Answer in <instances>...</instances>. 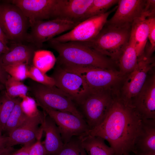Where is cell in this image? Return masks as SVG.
<instances>
[{
  "mask_svg": "<svg viewBox=\"0 0 155 155\" xmlns=\"http://www.w3.org/2000/svg\"><path fill=\"white\" fill-rule=\"evenodd\" d=\"M7 95L12 98L19 97L22 99L26 96L29 88L22 81L16 80L10 76L5 85Z\"/></svg>",
  "mask_w": 155,
  "mask_h": 155,
  "instance_id": "4316f807",
  "label": "cell"
},
{
  "mask_svg": "<svg viewBox=\"0 0 155 155\" xmlns=\"http://www.w3.org/2000/svg\"><path fill=\"white\" fill-rule=\"evenodd\" d=\"M54 155H88L82 143L80 136L72 137Z\"/></svg>",
  "mask_w": 155,
  "mask_h": 155,
  "instance_id": "83f0119b",
  "label": "cell"
},
{
  "mask_svg": "<svg viewBox=\"0 0 155 155\" xmlns=\"http://www.w3.org/2000/svg\"><path fill=\"white\" fill-rule=\"evenodd\" d=\"M1 133L0 131V150L7 147L6 137L3 136Z\"/></svg>",
  "mask_w": 155,
  "mask_h": 155,
  "instance_id": "74e56055",
  "label": "cell"
},
{
  "mask_svg": "<svg viewBox=\"0 0 155 155\" xmlns=\"http://www.w3.org/2000/svg\"><path fill=\"white\" fill-rule=\"evenodd\" d=\"M29 82V91L38 106L68 112L84 119L76 105L61 90L55 86L44 85L32 80Z\"/></svg>",
  "mask_w": 155,
  "mask_h": 155,
  "instance_id": "277c9868",
  "label": "cell"
},
{
  "mask_svg": "<svg viewBox=\"0 0 155 155\" xmlns=\"http://www.w3.org/2000/svg\"><path fill=\"white\" fill-rule=\"evenodd\" d=\"M12 147H6L0 150V155H11L14 151Z\"/></svg>",
  "mask_w": 155,
  "mask_h": 155,
  "instance_id": "d590c367",
  "label": "cell"
},
{
  "mask_svg": "<svg viewBox=\"0 0 155 155\" xmlns=\"http://www.w3.org/2000/svg\"><path fill=\"white\" fill-rule=\"evenodd\" d=\"M135 154V155H155V152H138Z\"/></svg>",
  "mask_w": 155,
  "mask_h": 155,
  "instance_id": "ab89813d",
  "label": "cell"
},
{
  "mask_svg": "<svg viewBox=\"0 0 155 155\" xmlns=\"http://www.w3.org/2000/svg\"><path fill=\"white\" fill-rule=\"evenodd\" d=\"M114 97L109 90H90L81 103L80 112L90 130L105 118Z\"/></svg>",
  "mask_w": 155,
  "mask_h": 155,
  "instance_id": "8992f818",
  "label": "cell"
},
{
  "mask_svg": "<svg viewBox=\"0 0 155 155\" xmlns=\"http://www.w3.org/2000/svg\"><path fill=\"white\" fill-rule=\"evenodd\" d=\"M143 120L130 103L121 97H114L104 120L88 134L106 140L115 154L134 153Z\"/></svg>",
  "mask_w": 155,
  "mask_h": 155,
  "instance_id": "6da1fadb",
  "label": "cell"
},
{
  "mask_svg": "<svg viewBox=\"0 0 155 155\" xmlns=\"http://www.w3.org/2000/svg\"><path fill=\"white\" fill-rule=\"evenodd\" d=\"M118 1L117 0H93L86 13L83 21L106 13L112 6L117 3Z\"/></svg>",
  "mask_w": 155,
  "mask_h": 155,
  "instance_id": "f1b7e54d",
  "label": "cell"
},
{
  "mask_svg": "<svg viewBox=\"0 0 155 155\" xmlns=\"http://www.w3.org/2000/svg\"><path fill=\"white\" fill-rule=\"evenodd\" d=\"M41 126L45 134L43 144L46 155H54L61 149L64 144L56 124L46 113Z\"/></svg>",
  "mask_w": 155,
  "mask_h": 155,
  "instance_id": "d6986e66",
  "label": "cell"
},
{
  "mask_svg": "<svg viewBox=\"0 0 155 155\" xmlns=\"http://www.w3.org/2000/svg\"><path fill=\"white\" fill-rule=\"evenodd\" d=\"M56 62V58L52 52L41 49L35 51L32 61V65L45 73L53 68Z\"/></svg>",
  "mask_w": 155,
  "mask_h": 155,
  "instance_id": "cb8c5ba5",
  "label": "cell"
},
{
  "mask_svg": "<svg viewBox=\"0 0 155 155\" xmlns=\"http://www.w3.org/2000/svg\"><path fill=\"white\" fill-rule=\"evenodd\" d=\"M137 60L138 57L135 46L129 40L118 60L119 71L124 75L129 73L136 66Z\"/></svg>",
  "mask_w": 155,
  "mask_h": 155,
  "instance_id": "603a6c76",
  "label": "cell"
},
{
  "mask_svg": "<svg viewBox=\"0 0 155 155\" xmlns=\"http://www.w3.org/2000/svg\"><path fill=\"white\" fill-rule=\"evenodd\" d=\"M10 76L5 71L0 57V84L5 86V84Z\"/></svg>",
  "mask_w": 155,
  "mask_h": 155,
  "instance_id": "836d02e7",
  "label": "cell"
},
{
  "mask_svg": "<svg viewBox=\"0 0 155 155\" xmlns=\"http://www.w3.org/2000/svg\"><path fill=\"white\" fill-rule=\"evenodd\" d=\"M48 42L49 47L58 54L56 58L57 65L110 69L111 60L84 42L60 43L50 40Z\"/></svg>",
  "mask_w": 155,
  "mask_h": 155,
  "instance_id": "7a4b0ae2",
  "label": "cell"
},
{
  "mask_svg": "<svg viewBox=\"0 0 155 155\" xmlns=\"http://www.w3.org/2000/svg\"><path fill=\"white\" fill-rule=\"evenodd\" d=\"M149 31L148 39L150 45L148 48L145 55L148 57H151L155 49V15L148 16Z\"/></svg>",
  "mask_w": 155,
  "mask_h": 155,
  "instance_id": "1f68e13d",
  "label": "cell"
},
{
  "mask_svg": "<svg viewBox=\"0 0 155 155\" xmlns=\"http://www.w3.org/2000/svg\"><path fill=\"white\" fill-rule=\"evenodd\" d=\"M147 0H120L116 10L105 25L112 27H131L137 19L148 13Z\"/></svg>",
  "mask_w": 155,
  "mask_h": 155,
  "instance_id": "5bb4252c",
  "label": "cell"
},
{
  "mask_svg": "<svg viewBox=\"0 0 155 155\" xmlns=\"http://www.w3.org/2000/svg\"><path fill=\"white\" fill-rule=\"evenodd\" d=\"M155 152V119H143L135 147L138 152Z\"/></svg>",
  "mask_w": 155,
  "mask_h": 155,
  "instance_id": "44dd1931",
  "label": "cell"
},
{
  "mask_svg": "<svg viewBox=\"0 0 155 155\" xmlns=\"http://www.w3.org/2000/svg\"><path fill=\"white\" fill-rule=\"evenodd\" d=\"M131 28L115 27L105 24L95 38L84 42L112 61H118L129 42Z\"/></svg>",
  "mask_w": 155,
  "mask_h": 155,
  "instance_id": "3957f363",
  "label": "cell"
},
{
  "mask_svg": "<svg viewBox=\"0 0 155 155\" xmlns=\"http://www.w3.org/2000/svg\"><path fill=\"white\" fill-rule=\"evenodd\" d=\"M62 68L81 76L90 90H109L123 78L120 71L94 67L59 65Z\"/></svg>",
  "mask_w": 155,
  "mask_h": 155,
  "instance_id": "52a82bcc",
  "label": "cell"
},
{
  "mask_svg": "<svg viewBox=\"0 0 155 155\" xmlns=\"http://www.w3.org/2000/svg\"><path fill=\"white\" fill-rule=\"evenodd\" d=\"M82 145L88 155H114L115 152L107 146L104 140L88 134L80 136Z\"/></svg>",
  "mask_w": 155,
  "mask_h": 155,
  "instance_id": "7402d4cb",
  "label": "cell"
},
{
  "mask_svg": "<svg viewBox=\"0 0 155 155\" xmlns=\"http://www.w3.org/2000/svg\"><path fill=\"white\" fill-rule=\"evenodd\" d=\"M147 13L136 20L132 24L129 40L134 45L138 57L144 53V51L148 39L149 31Z\"/></svg>",
  "mask_w": 155,
  "mask_h": 155,
  "instance_id": "ffe728a7",
  "label": "cell"
},
{
  "mask_svg": "<svg viewBox=\"0 0 155 155\" xmlns=\"http://www.w3.org/2000/svg\"><path fill=\"white\" fill-rule=\"evenodd\" d=\"M21 98L17 100L6 123L4 131L8 134L20 126L26 119L29 115L23 109L21 105Z\"/></svg>",
  "mask_w": 155,
  "mask_h": 155,
  "instance_id": "484cf974",
  "label": "cell"
},
{
  "mask_svg": "<svg viewBox=\"0 0 155 155\" xmlns=\"http://www.w3.org/2000/svg\"><path fill=\"white\" fill-rule=\"evenodd\" d=\"M0 40L5 44H7L8 43L9 40L3 32L0 26Z\"/></svg>",
  "mask_w": 155,
  "mask_h": 155,
  "instance_id": "f35d334b",
  "label": "cell"
},
{
  "mask_svg": "<svg viewBox=\"0 0 155 155\" xmlns=\"http://www.w3.org/2000/svg\"><path fill=\"white\" fill-rule=\"evenodd\" d=\"M114 155H130L129 154H125L123 155H118V154H115Z\"/></svg>",
  "mask_w": 155,
  "mask_h": 155,
  "instance_id": "b9f144b4",
  "label": "cell"
},
{
  "mask_svg": "<svg viewBox=\"0 0 155 155\" xmlns=\"http://www.w3.org/2000/svg\"><path fill=\"white\" fill-rule=\"evenodd\" d=\"M117 8V6L105 13L87 18L68 32L51 40L60 43L89 41L99 33L106 23L109 15Z\"/></svg>",
  "mask_w": 155,
  "mask_h": 155,
  "instance_id": "9c48e42d",
  "label": "cell"
},
{
  "mask_svg": "<svg viewBox=\"0 0 155 155\" xmlns=\"http://www.w3.org/2000/svg\"><path fill=\"white\" fill-rule=\"evenodd\" d=\"M41 135L32 145L30 151L29 155H46L44 145L41 142Z\"/></svg>",
  "mask_w": 155,
  "mask_h": 155,
  "instance_id": "d6a6232c",
  "label": "cell"
},
{
  "mask_svg": "<svg viewBox=\"0 0 155 155\" xmlns=\"http://www.w3.org/2000/svg\"><path fill=\"white\" fill-rule=\"evenodd\" d=\"M9 48L8 51L1 56L3 65L21 63L31 65L34 53L38 50L31 44H25L22 43H13Z\"/></svg>",
  "mask_w": 155,
  "mask_h": 155,
  "instance_id": "ac0fdd59",
  "label": "cell"
},
{
  "mask_svg": "<svg viewBox=\"0 0 155 155\" xmlns=\"http://www.w3.org/2000/svg\"><path fill=\"white\" fill-rule=\"evenodd\" d=\"M93 0H59L56 19L75 23L83 21L84 16Z\"/></svg>",
  "mask_w": 155,
  "mask_h": 155,
  "instance_id": "e0dca14e",
  "label": "cell"
},
{
  "mask_svg": "<svg viewBox=\"0 0 155 155\" xmlns=\"http://www.w3.org/2000/svg\"><path fill=\"white\" fill-rule=\"evenodd\" d=\"M5 89V86L3 84H0V92Z\"/></svg>",
  "mask_w": 155,
  "mask_h": 155,
  "instance_id": "60d3db41",
  "label": "cell"
},
{
  "mask_svg": "<svg viewBox=\"0 0 155 155\" xmlns=\"http://www.w3.org/2000/svg\"><path fill=\"white\" fill-rule=\"evenodd\" d=\"M154 65L152 59L147 56L145 53L138 57L136 66L129 73L125 81L121 97L131 103L132 99L142 89L147 79L148 73Z\"/></svg>",
  "mask_w": 155,
  "mask_h": 155,
  "instance_id": "4fadbf2b",
  "label": "cell"
},
{
  "mask_svg": "<svg viewBox=\"0 0 155 155\" xmlns=\"http://www.w3.org/2000/svg\"><path fill=\"white\" fill-rule=\"evenodd\" d=\"M33 144L24 145L21 148L14 152L11 155H29L30 149Z\"/></svg>",
  "mask_w": 155,
  "mask_h": 155,
  "instance_id": "e575fe53",
  "label": "cell"
},
{
  "mask_svg": "<svg viewBox=\"0 0 155 155\" xmlns=\"http://www.w3.org/2000/svg\"><path fill=\"white\" fill-rule=\"evenodd\" d=\"M40 107L56 124L64 144L73 136H80L87 134L90 130L83 118L68 112L42 106Z\"/></svg>",
  "mask_w": 155,
  "mask_h": 155,
  "instance_id": "7c38bea8",
  "label": "cell"
},
{
  "mask_svg": "<svg viewBox=\"0 0 155 155\" xmlns=\"http://www.w3.org/2000/svg\"><path fill=\"white\" fill-rule=\"evenodd\" d=\"M30 66L26 63H21L3 65V67L11 77L22 81L28 78Z\"/></svg>",
  "mask_w": 155,
  "mask_h": 155,
  "instance_id": "f546056e",
  "label": "cell"
},
{
  "mask_svg": "<svg viewBox=\"0 0 155 155\" xmlns=\"http://www.w3.org/2000/svg\"><path fill=\"white\" fill-rule=\"evenodd\" d=\"M9 47L0 40V57L9 50Z\"/></svg>",
  "mask_w": 155,
  "mask_h": 155,
  "instance_id": "8d00e7d4",
  "label": "cell"
},
{
  "mask_svg": "<svg viewBox=\"0 0 155 155\" xmlns=\"http://www.w3.org/2000/svg\"><path fill=\"white\" fill-rule=\"evenodd\" d=\"M7 1L18 7L28 18L30 24L36 21L56 19L59 0Z\"/></svg>",
  "mask_w": 155,
  "mask_h": 155,
  "instance_id": "9a60e30c",
  "label": "cell"
},
{
  "mask_svg": "<svg viewBox=\"0 0 155 155\" xmlns=\"http://www.w3.org/2000/svg\"><path fill=\"white\" fill-rule=\"evenodd\" d=\"M18 98L9 97L7 94L5 89L0 92V131L1 132L4 130Z\"/></svg>",
  "mask_w": 155,
  "mask_h": 155,
  "instance_id": "d4e9b609",
  "label": "cell"
},
{
  "mask_svg": "<svg viewBox=\"0 0 155 155\" xmlns=\"http://www.w3.org/2000/svg\"><path fill=\"white\" fill-rule=\"evenodd\" d=\"M51 77L55 81V86L67 94L77 106L90 90L85 81L81 76L57 65Z\"/></svg>",
  "mask_w": 155,
  "mask_h": 155,
  "instance_id": "30bf717a",
  "label": "cell"
},
{
  "mask_svg": "<svg viewBox=\"0 0 155 155\" xmlns=\"http://www.w3.org/2000/svg\"><path fill=\"white\" fill-rule=\"evenodd\" d=\"M143 119H155V75L146 80L139 93L131 101Z\"/></svg>",
  "mask_w": 155,
  "mask_h": 155,
  "instance_id": "2e32d148",
  "label": "cell"
},
{
  "mask_svg": "<svg viewBox=\"0 0 155 155\" xmlns=\"http://www.w3.org/2000/svg\"><path fill=\"white\" fill-rule=\"evenodd\" d=\"M28 78L42 84L50 86H55L53 79L32 65L29 66Z\"/></svg>",
  "mask_w": 155,
  "mask_h": 155,
  "instance_id": "4dcf8cb0",
  "label": "cell"
},
{
  "mask_svg": "<svg viewBox=\"0 0 155 155\" xmlns=\"http://www.w3.org/2000/svg\"><path fill=\"white\" fill-rule=\"evenodd\" d=\"M0 26L13 43L26 41L29 20L18 7L6 1L0 3Z\"/></svg>",
  "mask_w": 155,
  "mask_h": 155,
  "instance_id": "5b68a950",
  "label": "cell"
},
{
  "mask_svg": "<svg viewBox=\"0 0 155 155\" xmlns=\"http://www.w3.org/2000/svg\"><path fill=\"white\" fill-rule=\"evenodd\" d=\"M46 113L38 110L29 115L25 121L6 137L7 146L8 147L18 144H33L42 135L41 126Z\"/></svg>",
  "mask_w": 155,
  "mask_h": 155,
  "instance_id": "8fae6325",
  "label": "cell"
},
{
  "mask_svg": "<svg viewBox=\"0 0 155 155\" xmlns=\"http://www.w3.org/2000/svg\"><path fill=\"white\" fill-rule=\"evenodd\" d=\"M79 24L60 19L34 22L30 24L31 31L28 34L26 41L37 49L40 48L44 42L71 30Z\"/></svg>",
  "mask_w": 155,
  "mask_h": 155,
  "instance_id": "ba28073f",
  "label": "cell"
},
{
  "mask_svg": "<svg viewBox=\"0 0 155 155\" xmlns=\"http://www.w3.org/2000/svg\"></svg>",
  "mask_w": 155,
  "mask_h": 155,
  "instance_id": "7bdbcfd3",
  "label": "cell"
}]
</instances>
